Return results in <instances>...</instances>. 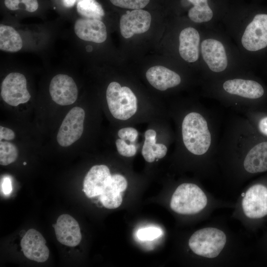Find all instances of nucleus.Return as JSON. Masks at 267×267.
I'll return each mask as SVG.
<instances>
[{
	"mask_svg": "<svg viewBox=\"0 0 267 267\" xmlns=\"http://www.w3.org/2000/svg\"><path fill=\"white\" fill-rule=\"evenodd\" d=\"M221 26L247 66L267 61V6H229Z\"/></svg>",
	"mask_w": 267,
	"mask_h": 267,
	"instance_id": "f257e3e1",
	"label": "nucleus"
},
{
	"mask_svg": "<svg viewBox=\"0 0 267 267\" xmlns=\"http://www.w3.org/2000/svg\"><path fill=\"white\" fill-rule=\"evenodd\" d=\"M200 63L215 74L233 67H247L237 47L221 26L202 28Z\"/></svg>",
	"mask_w": 267,
	"mask_h": 267,
	"instance_id": "f03ea898",
	"label": "nucleus"
},
{
	"mask_svg": "<svg viewBox=\"0 0 267 267\" xmlns=\"http://www.w3.org/2000/svg\"><path fill=\"white\" fill-rule=\"evenodd\" d=\"M182 135L185 147L194 155H201L206 153L211 143L207 122L197 112L189 113L184 118Z\"/></svg>",
	"mask_w": 267,
	"mask_h": 267,
	"instance_id": "7ed1b4c3",
	"label": "nucleus"
},
{
	"mask_svg": "<svg viewBox=\"0 0 267 267\" xmlns=\"http://www.w3.org/2000/svg\"><path fill=\"white\" fill-rule=\"evenodd\" d=\"M190 7L187 15L190 21L202 28L221 26L229 5L226 0H186Z\"/></svg>",
	"mask_w": 267,
	"mask_h": 267,
	"instance_id": "20e7f679",
	"label": "nucleus"
},
{
	"mask_svg": "<svg viewBox=\"0 0 267 267\" xmlns=\"http://www.w3.org/2000/svg\"><path fill=\"white\" fill-rule=\"evenodd\" d=\"M207 203L206 194L198 185L184 183L179 185L174 192L170 207L178 214L192 215L201 212Z\"/></svg>",
	"mask_w": 267,
	"mask_h": 267,
	"instance_id": "39448f33",
	"label": "nucleus"
},
{
	"mask_svg": "<svg viewBox=\"0 0 267 267\" xmlns=\"http://www.w3.org/2000/svg\"><path fill=\"white\" fill-rule=\"evenodd\" d=\"M226 242V236L222 230L213 227L200 229L190 237L188 245L196 255L207 258L218 256Z\"/></svg>",
	"mask_w": 267,
	"mask_h": 267,
	"instance_id": "423d86ee",
	"label": "nucleus"
},
{
	"mask_svg": "<svg viewBox=\"0 0 267 267\" xmlns=\"http://www.w3.org/2000/svg\"><path fill=\"white\" fill-rule=\"evenodd\" d=\"M106 97L109 111L117 119L127 120L137 111V98L134 93L129 88L121 87L118 82L109 84Z\"/></svg>",
	"mask_w": 267,
	"mask_h": 267,
	"instance_id": "0eeeda50",
	"label": "nucleus"
},
{
	"mask_svg": "<svg viewBox=\"0 0 267 267\" xmlns=\"http://www.w3.org/2000/svg\"><path fill=\"white\" fill-rule=\"evenodd\" d=\"M84 110L80 107L72 108L67 114L59 129L57 140L61 146L67 147L77 141L84 131Z\"/></svg>",
	"mask_w": 267,
	"mask_h": 267,
	"instance_id": "6e6552de",
	"label": "nucleus"
},
{
	"mask_svg": "<svg viewBox=\"0 0 267 267\" xmlns=\"http://www.w3.org/2000/svg\"><path fill=\"white\" fill-rule=\"evenodd\" d=\"M0 95L2 99L11 106H17L27 102L31 95L27 89L25 77L17 72L8 74L1 83Z\"/></svg>",
	"mask_w": 267,
	"mask_h": 267,
	"instance_id": "1a4fd4ad",
	"label": "nucleus"
},
{
	"mask_svg": "<svg viewBox=\"0 0 267 267\" xmlns=\"http://www.w3.org/2000/svg\"><path fill=\"white\" fill-rule=\"evenodd\" d=\"M202 30L186 27L178 35V51L180 58L188 63H200V44Z\"/></svg>",
	"mask_w": 267,
	"mask_h": 267,
	"instance_id": "9d476101",
	"label": "nucleus"
},
{
	"mask_svg": "<svg viewBox=\"0 0 267 267\" xmlns=\"http://www.w3.org/2000/svg\"><path fill=\"white\" fill-rule=\"evenodd\" d=\"M245 215L250 219H260L267 215V187L256 184L246 191L242 200Z\"/></svg>",
	"mask_w": 267,
	"mask_h": 267,
	"instance_id": "9b49d317",
	"label": "nucleus"
},
{
	"mask_svg": "<svg viewBox=\"0 0 267 267\" xmlns=\"http://www.w3.org/2000/svg\"><path fill=\"white\" fill-rule=\"evenodd\" d=\"M49 91L52 100L62 106L74 103L78 97V88L75 81L66 74H57L52 78Z\"/></svg>",
	"mask_w": 267,
	"mask_h": 267,
	"instance_id": "f8f14e48",
	"label": "nucleus"
},
{
	"mask_svg": "<svg viewBox=\"0 0 267 267\" xmlns=\"http://www.w3.org/2000/svg\"><path fill=\"white\" fill-rule=\"evenodd\" d=\"M22 251L27 259L39 263L45 262L49 251L42 234L35 229H29L20 242Z\"/></svg>",
	"mask_w": 267,
	"mask_h": 267,
	"instance_id": "ddd939ff",
	"label": "nucleus"
},
{
	"mask_svg": "<svg viewBox=\"0 0 267 267\" xmlns=\"http://www.w3.org/2000/svg\"><path fill=\"white\" fill-rule=\"evenodd\" d=\"M151 22V16L147 11L134 9L123 14L120 21V32L126 39L135 34H142L148 31Z\"/></svg>",
	"mask_w": 267,
	"mask_h": 267,
	"instance_id": "4468645a",
	"label": "nucleus"
},
{
	"mask_svg": "<svg viewBox=\"0 0 267 267\" xmlns=\"http://www.w3.org/2000/svg\"><path fill=\"white\" fill-rule=\"evenodd\" d=\"M222 88L225 92L230 95L251 99L261 98L265 94L264 87L258 82L241 78L224 81Z\"/></svg>",
	"mask_w": 267,
	"mask_h": 267,
	"instance_id": "2eb2a0df",
	"label": "nucleus"
},
{
	"mask_svg": "<svg viewBox=\"0 0 267 267\" xmlns=\"http://www.w3.org/2000/svg\"><path fill=\"white\" fill-rule=\"evenodd\" d=\"M57 240L69 247H75L82 239L80 227L77 221L68 214H62L53 225Z\"/></svg>",
	"mask_w": 267,
	"mask_h": 267,
	"instance_id": "dca6fc26",
	"label": "nucleus"
},
{
	"mask_svg": "<svg viewBox=\"0 0 267 267\" xmlns=\"http://www.w3.org/2000/svg\"><path fill=\"white\" fill-rule=\"evenodd\" d=\"M74 32L80 39L95 43H102L107 38L106 28L104 23L97 19L82 18L75 23Z\"/></svg>",
	"mask_w": 267,
	"mask_h": 267,
	"instance_id": "f3484780",
	"label": "nucleus"
},
{
	"mask_svg": "<svg viewBox=\"0 0 267 267\" xmlns=\"http://www.w3.org/2000/svg\"><path fill=\"white\" fill-rule=\"evenodd\" d=\"M111 177L107 166L99 165L92 166L85 177L83 191L89 198L100 195Z\"/></svg>",
	"mask_w": 267,
	"mask_h": 267,
	"instance_id": "a211bd4d",
	"label": "nucleus"
},
{
	"mask_svg": "<svg viewBox=\"0 0 267 267\" xmlns=\"http://www.w3.org/2000/svg\"><path fill=\"white\" fill-rule=\"evenodd\" d=\"M128 185L126 178L121 175H112L110 179L100 195L103 206L109 209L119 207L122 202V193Z\"/></svg>",
	"mask_w": 267,
	"mask_h": 267,
	"instance_id": "6ab92c4d",
	"label": "nucleus"
},
{
	"mask_svg": "<svg viewBox=\"0 0 267 267\" xmlns=\"http://www.w3.org/2000/svg\"><path fill=\"white\" fill-rule=\"evenodd\" d=\"M146 78L151 86L160 90L177 87L181 81L178 74L160 65L150 68L146 73Z\"/></svg>",
	"mask_w": 267,
	"mask_h": 267,
	"instance_id": "aec40b11",
	"label": "nucleus"
},
{
	"mask_svg": "<svg viewBox=\"0 0 267 267\" xmlns=\"http://www.w3.org/2000/svg\"><path fill=\"white\" fill-rule=\"evenodd\" d=\"M243 166L247 172L252 174L267 171V141L258 143L248 152Z\"/></svg>",
	"mask_w": 267,
	"mask_h": 267,
	"instance_id": "412c9836",
	"label": "nucleus"
},
{
	"mask_svg": "<svg viewBox=\"0 0 267 267\" xmlns=\"http://www.w3.org/2000/svg\"><path fill=\"white\" fill-rule=\"evenodd\" d=\"M145 140L142 148V155L146 161L152 163L156 159H161L167 152V148L163 144L156 143V132L147 130L144 134Z\"/></svg>",
	"mask_w": 267,
	"mask_h": 267,
	"instance_id": "4be33fe9",
	"label": "nucleus"
},
{
	"mask_svg": "<svg viewBox=\"0 0 267 267\" xmlns=\"http://www.w3.org/2000/svg\"><path fill=\"white\" fill-rule=\"evenodd\" d=\"M22 38L12 27L0 25V49L1 51L15 52L22 47Z\"/></svg>",
	"mask_w": 267,
	"mask_h": 267,
	"instance_id": "5701e85b",
	"label": "nucleus"
},
{
	"mask_svg": "<svg viewBox=\"0 0 267 267\" xmlns=\"http://www.w3.org/2000/svg\"><path fill=\"white\" fill-rule=\"evenodd\" d=\"M78 13L84 18L101 20L104 11L101 5L95 0H81L77 4Z\"/></svg>",
	"mask_w": 267,
	"mask_h": 267,
	"instance_id": "b1692460",
	"label": "nucleus"
},
{
	"mask_svg": "<svg viewBox=\"0 0 267 267\" xmlns=\"http://www.w3.org/2000/svg\"><path fill=\"white\" fill-rule=\"evenodd\" d=\"M18 151L16 146L8 141L0 142V164L7 166L17 158Z\"/></svg>",
	"mask_w": 267,
	"mask_h": 267,
	"instance_id": "393cba45",
	"label": "nucleus"
},
{
	"mask_svg": "<svg viewBox=\"0 0 267 267\" xmlns=\"http://www.w3.org/2000/svg\"><path fill=\"white\" fill-rule=\"evenodd\" d=\"M20 4H23L25 9L30 12L36 11L39 7L37 0H4L5 6L11 10L19 9Z\"/></svg>",
	"mask_w": 267,
	"mask_h": 267,
	"instance_id": "a878e982",
	"label": "nucleus"
},
{
	"mask_svg": "<svg viewBox=\"0 0 267 267\" xmlns=\"http://www.w3.org/2000/svg\"><path fill=\"white\" fill-rule=\"evenodd\" d=\"M115 6L132 9H139L144 7L150 0H110Z\"/></svg>",
	"mask_w": 267,
	"mask_h": 267,
	"instance_id": "bb28decb",
	"label": "nucleus"
},
{
	"mask_svg": "<svg viewBox=\"0 0 267 267\" xmlns=\"http://www.w3.org/2000/svg\"><path fill=\"white\" fill-rule=\"evenodd\" d=\"M162 230L155 227H148L139 229L137 231V238L142 241L153 240L162 235Z\"/></svg>",
	"mask_w": 267,
	"mask_h": 267,
	"instance_id": "cd10ccee",
	"label": "nucleus"
},
{
	"mask_svg": "<svg viewBox=\"0 0 267 267\" xmlns=\"http://www.w3.org/2000/svg\"><path fill=\"white\" fill-rule=\"evenodd\" d=\"M115 143L117 151L122 156L130 157L135 154L136 147L134 144L131 143L128 144L121 138L117 139Z\"/></svg>",
	"mask_w": 267,
	"mask_h": 267,
	"instance_id": "c85d7f7f",
	"label": "nucleus"
},
{
	"mask_svg": "<svg viewBox=\"0 0 267 267\" xmlns=\"http://www.w3.org/2000/svg\"><path fill=\"white\" fill-rule=\"evenodd\" d=\"M118 135L120 138L126 141H129L132 143L135 141L138 136V132L134 128H124L119 130Z\"/></svg>",
	"mask_w": 267,
	"mask_h": 267,
	"instance_id": "c756f323",
	"label": "nucleus"
},
{
	"mask_svg": "<svg viewBox=\"0 0 267 267\" xmlns=\"http://www.w3.org/2000/svg\"><path fill=\"white\" fill-rule=\"evenodd\" d=\"M15 137V133L11 129L5 128L2 126L0 127V141L4 139L6 140H13Z\"/></svg>",
	"mask_w": 267,
	"mask_h": 267,
	"instance_id": "7c9ffc66",
	"label": "nucleus"
},
{
	"mask_svg": "<svg viewBox=\"0 0 267 267\" xmlns=\"http://www.w3.org/2000/svg\"><path fill=\"white\" fill-rule=\"evenodd\" d=\"M1 188L3 193L9 195L12 191V185L10 179L8 177L4 178L1 183Z\"/></svg>",
	"mask_w": 267,
	"mask_h": 267,
	"instance_id": "2f4dec72",
	"label": "nucleus"
},
{
	"mask_svg": "<svg viewBox=\"0 0 267 267\" xmlns=\"http://www.w3.org/2000/svg\"><path fill=\"white\" fill-rule=\"evenodd\" d=\"M258 127L261 133L267 136V117L262 118L260 121Z\"/></svg>",
	"mask_w": 267,
	"mask_h": 267,
	"instance_id": "473e14b6",
	"label": "nucleus"
},
{
	"mask_svg": "<svg viewBox=\"0 0 267 267\" xmlns=\"http://www.w3.org/2000/svg\"><path fill=\"white\" fill-rule=\"evenodd\" d=\"M77 0H63L64 5L67 7H72ZM81 0H79L80 1Z\"/></svg>",
	"mask_w": 267,
	"mask_h": 267,
	"instance_id": "72a5a7b5",
	"label": "nucleus"
},
{
	"mask_svg": "<svg viewBox=\"0 0 267 267\" xmlns=\"http://www.w3.org/2000/svg\"><path fill=\"white\" fill-rule=\"evenodd\" d=\"M26 164H27V163H26V162H24L23 163V165H26Z\"/></svg>",
	"mask_w": 267,
	"mask_h": 267,
	"instance_id": "f704fd0d",
	"label": "nucleus"
},
{
	"mask_svg": "<svg viewBox=\"0 0 267 267\" xmlns=\"http://www.w3.org/2000/svg\"><path fill=\"white\" fill-rule=\"evenodd\" d=\"M265 63L267 64V61Z\"/></svg>",
	"mask_w": 267,
	"mask_h": 267,
	"instance_id": "c9c22d12",
	"label": "nucleus"
}]
</instances>
